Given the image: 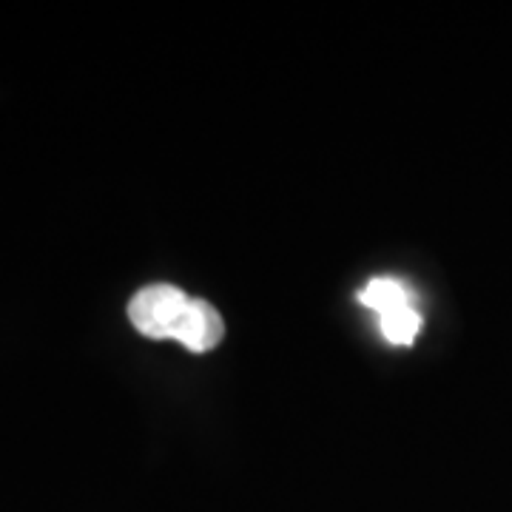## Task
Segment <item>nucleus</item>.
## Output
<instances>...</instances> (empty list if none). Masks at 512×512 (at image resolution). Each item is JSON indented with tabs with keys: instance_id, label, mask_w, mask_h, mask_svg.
Here are the masks:
<instances>
[{
	"instance_id": "obj_1",
	"label": "nucleus",
	"mask_w": 512,
	"mask_h": 512,
	"mask_svg": "<svg viewBox=\"0 0 512 512\" xmlns=\"http://www.w3.org/2000/svg\"><path fill=\"white\" fill-rule=\"evenodd\" d=\"M128 319L148 339H177L194 353L217 348L222 316L208 302L185 296L174 285H148L128 305Z\"/></svg>"
},
{
	"instance_id": "obj_2",
	"label": "nucleus",
	"mask_w": 512,
	"mask_h": 512,
	"mask_svg": "<svg viewBox=\"0 0 512 512\" xmlns=\"http://www.w3.org/2000/svg\"><path fill=\"white\" fill-rule=\"evenodd\" d=\"M359 302L384 316V313L396 311L402 305H413V296L396 279H373V282H367V288L359 291Z\"/></svg>"
},
{
	"instance_id": "obj_3",
	"label": "nucleus",
	"mask_w": 512,
	"mask_h": 512,
	"mask_svg": "<svg viewBox=\"0 0 512 512\" xmlns=\"http://www.w3.org/2000/svg\"><path fill=\"white\" fill-rule=\"evenodd\" d=\"M379 322H382L384 339L393 345H413L421 330V316L413 305H402L396 311L384 313L379 316Z\"/></svg>"
}]
</instances>
